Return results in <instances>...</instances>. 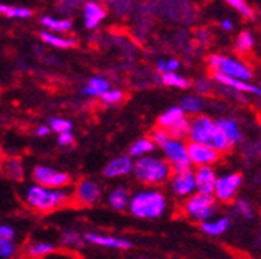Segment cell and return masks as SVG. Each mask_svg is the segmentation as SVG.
<instances>
[{
    "instance_id": "33",
    "label": "cell",
    "mask_w": 261,
    "mask_h": 259,
    "mask_svg": "<svg viewBox=\"0 0 261 259\" xmlns=\"http://www.w3.org/2000/svg\"><path fill=\"white\" fill-rule=\"evenodd\" d=\"M180 69V61L177 57H162L157 61L155 64V70L160 75L165 73H177V70Z\"/></svg>"
},
{
    "instance_id": "8",
    "label": "cell",
    "mask_w": 261,
    "mask_h": 259,
    "mask_svg": "<svg viewBox=\"0 0 261 259\" xmlns=\"http://www.w3.org/2000/svg\"><path fill=\"white\" fill-rule=\"evenodd\" d=\"M244 185V176L240 171H230L218 177L213 197L219 205H232Z\"/></svg>"
},
{
    "instance_id": "36",
    "label": "cell",
    "mask_w": 261,
    "mask_h": 259,
    "mask_svg": "<svg viewBox=\"0 0 261 259\" xmlns=\"http://www.w3.org/2000/svg\"><path fill=\"white\" fill-rule=\"evenodd\" d=\"M100 100H101V103L106 104V106H117V104H120V103L124 100V93H123V90L118 89V87H111V89L101 96Z\"/></svg>"
},
{
    "instance_id": "29",
    "label": "cell",
    "mask_w": 261,
    "mask_h": 259,
    "mask_svg": "<svg viewBox=\"0 0 261 259\" xmlns=\"http://www.w3.org/2000/svg\"><path fill=\"white\" fill-rule=\"evenodd\" d=\"M61 244L64 245L65 250H75V248H81L86 245V241H84V235L76 232V230H72V228H67L61 233Z\"/></svg>"
},
{
    "instance_id": "10",
    "label": "cell",
    "mask_w": 261,
    "mask_h": 259,
    "mask_svg": "<svg viewBox=\"0 0 261 259\" xmlns=\"http://www.w3.org/2000/svg\"><path fill=\"white\" fill-rule=\"evenodd\" d=\"M31 179L36 185L53 189H67L72 185V177L67 172L47 165H36L33 168Z\"/></svg>"
},
{
    "instance_id": "40",
    "label": "cell",
    "mask_w": 261,
    "mask_h": 259,
    "mask_svg": "<svg viewBox=\"0 0 261 259\" xmlns=\"http://www.w3.org/2000/svg\"><path fill=\"white\" fill-rule=\"evenodd\" d=\"M33 11L30 8H25V7H8V11H7V17L10 19H28L31 17Z\"/></svg>"
},
{
    "instance_id": "6",
    "label": "cell",
    "mask_w": 261,
    "mask_h": 259,
    "mask_svg": "<svg viewBox=\"0 0 261 259\" xmlns=\"http://www.w3.org/2000/svg\"><path fill=\"white\" fill-rule=\"evenodd\" d=\"M218 210H219V204L213 196H208V194L194 192L193 196L180 202L182 214L188 220L198 222L199 225L218 216Z\"/></svg>"
},
{
    "instance_id": "45",
    "label": "cell",
    "mask_w": 261,
    "mask_h": 259,
    "mask_svg": "<svg viewBox=\"0 0 261 259\" xmlns=\"http://www.w3.org/2000/svg\"><path fill=\"white\" fill-rule=\"evenodd\" d=\"M50 132H51V129H50V126H48V124H39V126L35 129V135H36V137H39V138H45V137H48V135H50Z\"/></svg>"
},
{
    "instance_id": "16",
    "label": "cell",
    "mask_w": 261,
    "mask_h": 259,
    "mask_svg": "<svg viewBox=\"0 0 261 259\" xmlns=\"http://www.w3.org/2000/svg\"><path fill=\"white\" fill-rule=\"evenodd\" d=\"M213 81L219 87H222L225 90H230L232 93H249V95L256 96V98H261V87L250 81L233 79V78H227L222 75H213Z\"/></svg>"
},
{
    "instance_id": "24",
    "label": "cell",
    "mask_w": 261,
    "mask_h": 259,
    "mask_svg": "<svg viewBox=\"0 0 261 259\" xmlns=\"http://www.w3.org/2000/svg\"><path fill=\"white\" fill-rule=\"evenodd\" d=\"M58 247L50 241H33L25 247V257L28 259H42L50 253L56 251Z\"/></svg>"
},
{
    "instance_id": "12",
    "label": "cell",
    "mask_w": 261,
    "mask_h": 259,
    "mask_svg": "<svg viewBox=\"0 0 261 259\" xmlns=\"http://www.w3.org/2000/svg\"><path fill=\"white\" fill-rule=\"evenodd\" d=\"M188 158L193 168L216 166L222 158V154H219L207 145L188 141Z\"/></svg>"
},
{
    "instance_id": "15",
    "label": "cell",
    "mask_w": 261,
    "mask_h": 259,
    "mask_svg": "<svg viewBox=\"0 0 261 259\" xmlns=\"http://www.w3.org/2000/svg\"><path fill=\"white\" fill-rule=\"evenodd\" d=\"M134 169V160L127 154L114 157L109 160L106 166L103 168V177L105 179H121L133 174Z\"/></svg>"
},
{
    "instance_id": "43",
    "label": "cell",
    "mask_w": 261,
    "mask_h": 259,
    "mask_svg": "<svg viewBox=\"0 0 261 259\" xmlns=\"http://www.w3.org/2000/svg\"><path fill=\"white\" fill-rule=\"evenodd\" d=\"M58 145L62 146V148H69V146L75 145V135H73V132L59 134L58 135Z\"/></svg>"
},
{
    "instance_id": "27",
    "label": "cell",
    "mask_w": 261,
    "mask_h": 259,
    "mask_svg": "<svg viewBox=\"0 0 261 259\" xmlns=\"http://www.w3.org/2000/svg\"><path fill=\"white\" fill-rule=\"evenodd\" d=\"M41 39L47 44L51 45L55 48H62V50H70L76 45V41L72 38H64V36H58L55 33H50V31H41Z\"/></svg>"
},
{
    "instance_id": "46",
    "label": "cell",
    "mask_w": 261,
    "mask_h": 259,
    "mask_svg": "<svg viewBox=\"0 0 261 259\" xmlns=\"http://www.w3.org/2000/svg\"><path fill=\"white\" fill-rule=\"evenodd\" d=\"M221 28L224 30V31H227V33H230V31H233V28H235V23L230 20V19H222L221 20Z\"/></svg>"
},
{
    "instance_id": "34",
    "label": "cell",
    "mask_w": 261,
    "mask_h": 259,
    "mask_svg": "<svg viewBox=\"0 0 261 259\" xmlns=\"http://www.w3.org/2000/svg\"><path fill=\"white\" fill-rule=\"evenodd\" d=\"M48 126L51 129V132H56L58 135L73 131V123L70 120H67V118H62V117L48 118Z\"/></svg>"
},
{
    "instance_id": "11",
    "label": "cell",
    "mask_w": 261,
    "mask_h": 259,
    "mask_svg": "<svg viewBox=\"0 0 261 259\" xmlns=\"http://www.w3.org/2000/svg\"><path fill=\"white\" fill-rule=\"evenodd\" d=\"M168 189L170 194L184 202L185 199H188L190 196L196 192V180H194V169H187V171H179V172H173L171 179L168 180Z\"/></svg>"
},
{
    "instance_id": "42",
    "label": "cell",
    "mask_w": 261,
    "mask_h": 259,
    "mask_svg": "<svg viewBox=\"0 0 261 259\" xmlns=\"http://www.w3.org/2000/svg\"><path fill=\"white\" fill-rule=\"evenodd\" d=\"M42 259H78V256L73 251L64 248V250H56V251L50 253L48 256H45Z\"/></svg>"
},
{
    "instance_id": "41",
    "label": "cell",
    "mask_w": 261,
    "mask_h": 259,
    "mask_svg": "<svg viewBox=\"0 0 261 259\" xmlns=\"http://www.w3.org/2000/svg\"><path fill=\"white\" fill-rule=\"evenodd\" d=\"M243 154L247 158H261V140H256V141L244 145Z\"/></svg>"
},
{
    "instance_id": "21",
    "label": "cell",
    "mask_w": 261,
    "mask_h": 259,
    "mask_svg": "<svg viewBox=\"0 0 261 259\" xmlns=\"http://www.w3.org/2000/svg\"><path fill=\"white\" fill-rule=\"evenodd\" d=\"M111 81L101 75L98 76H92L89 78V81L86 82V85L81 89V93L87 98H101V96L111 89Z\"/></svg>"
},
{
    "instance_id": "31",
    "label": "cell",
    "mask_w": 261,
    "mask_h": 259,
    "mask_svg": "<svg viewBox=\"0 0 261 259\" xmlns=\"http://www.w3.org/2000/svg\"><path fill=\"white\" fill-rule=\"evenodd\" d=\"M160 82L167 87H173V89H179V90H188L193 87V82L182 76L180 73H165L160 75Z\"/></svg>"
},
{
    "instance_id": "49",
    "label": "cell",
    "mask_w": 261,
    "mask_h": 259,
    "mask_svg": "<svg viewBox=\"0 0 261 259\" xmlns=\"http://www.w3.org/2000/svg\"><path fill=\"white\" fill-rule=\"evenodd\" d=\"M14 259H28V257H25V256H19V257H14Z\"/></svg>"
},
{
    "instance_id": "13",
    "label": "cell",
    "mask_w": 261,
    "mask_h": 259,
    "mask_svg": "<svg viewBox=\"0 0 261 259\" xmlns=\"http://www.w3.org/2000/svg\"><path fill=\"white\" fill-rule=\"evenodd\" d=\"M103 199V189L98 182L92 179H83L78 182L73 191V200L81 207H93Z\"/></svg>"
},
{
    "instance_id": "48",
    "label": "cell",
    "mask_w": 261,
    "mask_h": 259,
    "mask_svg": "<svg viewBox=\"0 0 261 259\" xmlns=\"http://www.w3.org/2000/svg\"><path fill=\"white\" fill-rule=\"evenodd\" d=\"M2 165H4V157H2V152H0V169H2Z\"/></svg>"
},
{
    "instance_id": "28",
    "label": "cell",
    "mask_w": 261,
    "mask_h": 259,
    "mask_svg": "<svg viewBox=\"0 0 261 259\" xmlns=\"http://www.w3.org/2000/svg\"><path fill=\"white\" fill-rule=\"evenodd\" d=\"M232 211L235 216L244 219V220H253L256 216V210L253 207V204L249 199L244 197H238L233 204H232Z\"/></svg>"
},
{
    "instance_id": "7",
    "label": "cell",
    "mask_w": 261,
    "mask_h": 259,
    "mask_svg": "<svg viewBox=\"0 0 261 259\" xmlns=\"http://www.w3.org/2000/svg\"><path fill=\"white\" fill-rule=\"evenodd\" d=\"M157 127L165 129V131L174 138H188L190 131V117L182 110L180 106H171L157 118Z\"/></svg>"
},
{
    "instance_id": "18",
    "label": "cell",
    "mask_w": 261,
    "mask_h": 259,
    "mask_svg": "<svg viewBox=\"0 0 261 259\" xmlns=\"http://www.w3.org/2000/svg\"><path fill=\"white\" fill-rule=\"evenodd\" d=\"M218 127L221 129V132L225 135V138L232 143V146H238L244 141V132L240 126V123L235 118L230 117H221L216 120Z\"/></svg>"
},
{
    "instance_id": "38",
    "label": "cell",
    "mask_w": 261,
    "mask_h": 259,
    "mask_svg": "<svg viewBox=\"0 0 261 259\" xmlns=\"http://www.w3.org/2000/svg\"><path fill=\"white\" fill-rule=\"evenodd\" d=\"M193 87L196 89V93H198V95L205 96V95H210L212 90L215 89V81L207 79V78H201V79H198L193 84Z\"/></svg>"
},
{
    "instance_id": "51",
    "label": "cell",
    "mask_w": 261,
    "mask_h": 259,
    "mask_svg": "<svg viewBox=\"0 0 261 259\" xmlns=\"http://www.w3.org/2000/svg\"><path fill=\"white\" fill-rule=\"evenodd\" d=\"M258 241H259V245H261V233H259V236H258Z\"/></svg>"
},
{
    "instance_id": "23",
    "label": "cell",
    "mask_w": 261,
    "mask_h": 259,
    "mask_svg": "<svg viewBox=\"0 0 261 259\" xmlns=\"http://www.w3.org/2000/svg\"><path fill=\"white\" fill-rule=\"evenodd\" d=\"M182 110L187 113V117L193 118V117H198L204 112L205 109V100L204 96L198 95V93H191V95H185L184 98L180 100Z\"/></svg>"
},
{
    "instance_id": "22",
    "label": "cell",
    "mask_w": 261,
    "mask_h": 259,
    "mask_svg": "<svg viewBox=\"0 0 261 259\" xmlns=\"http://www.w3.org/2000/svg\"><path fill=\"white\" fill-rule=\"evenodd\" d=\"M130 200V192L124 186H115L109 191L106 202L114 211H124L129 207Z\"/></svg>"
},
{
    "instance_id": "2",
    "label": "cell",
    "mask_w": 261,
    "mask_h": 259,
    "mask_svg": "<svg viewBox=\"0 0 261 259\" xmlns=\"http://www.w3.org/2000/svg\"><path fill=\"white\" fill-rule=\"evenodd\" d=\"M187 141L207 145L222 155L233 149L232 143L225 138V135L218 127L216 120L204 113L190 118V131H188Z\"/></svg>"
},
{
    "instance_id": "44",
    "label": "cell",
    "mask_w": 261,
    "mask_h": 259,
    "mask_svg": "<svg viewBox=\"0 0 261 259\" xmlns=\"http://www.w3.org/2000/svg\"><path fill=\"white\" fill-rule=\"evenodd\" d=\"M16 238V230L11 225L0 223V239H14Z\"/></svg>"
},
{
    "instance_id": "17",
    "label": "cell",
    "mask_w": 261,
    "mask_h": 259,
    "mask_svg": "<svg viewBox=\"0 0 261 259\" xmlns=\"http://www.w3.org/2000/svg\"><path fill=\"white\" fill-rule=\"evenodd\" d=\"M194 169V180H196V192L208 194L213 196L216 182H218V172L215 166H202V168H193Z\"/></svg>"
},
{
    "instance_id": "3",
    "label": "cell",
    "mask_w": 261,
    "mask_h": 259,
    "mask_svg": "<svg viewBox=\"0 0 261 259\" xmlns=\"http://www.w3.org/2000/svg\"><path fill=\"white\" fill-rule=\"evenodd\" d=\"M23 204L36 213H53L67 205L73 194L69 189H53L41 185H28L23 191Z\"/></svg>"
},
{
    "instance_id": "14",
    "label": "cell",
    "mask_w": 261,
    "mask_h": 259,
    "mask_svg": "<svg viewBox=\"0 0 261 259\" xmlns=\"http://www.w3.org/2000/svg\"><path fill=\"white\" fill-rule=\"evenodd\" d=\"M83 235H84L86 244L96 245V247H105V248H111V250H130L134 247L133 241L129 238L98 233V232H86Z\"/></svg>"
},
{
    "instance_id": "26",
    "label": "cell",
    "mask_w": 261,
    "mask_h": 259,
    "mask_svg": "<svg viewBox=\"0 0 261 259\" xmlns=\"http://www.w3.org/2000/svg\"><path fill=\"white\" fill-rule=\"evenodd\" d=\"M2 171L11 180L19 182L25 177V166H23V161L19 157H10V158L4 160Z\"/></svg>"
},
{
    "instance_id": "20",
    "label": "cell",
    "mask_w": 261,
    "mask_h": 259,
    "mask_svg": "<svg viewBox=\"0 0 261 259\" xmlns=\"http://www.w3.org/2000/svg\"><path fill=\"white\" fill-rule=\"evenodd\" d=\"M232 226V217L230 216H215L213 219L201 223V232L210 238H219L225 235Z\"/></svg>"
},
{
    "instance_id": "30",
    "label": "cell",
    "mask_w": 261,
    "mask_h": 259,
    "mask_svg": "<svg viewBox=\"0 0 261 259\" xmlns=\"http://www.w3.org/2000/svg\"><path fill=\"white\" fill-rule=\"evenodd\" d=\"M41 23L47 28L50 33H67L72 30V20L70 19H56L51 16H44L41 19Z\"/></svg>"
},
{
    "instance_id": "53",
    "label": "cell",
    "mask_w": 261,
    "mask_h": 259,
    "mask_svg": "<svg viewBox=\"0 0 261 259\" xmlns=\"http://www.w3.org/2000/svg\"><path fill=\"white\" fill-rule=\"evenodd\" d=\"M0 93H2V87H0Z\"/></svg>"
},
{
    "instance_id": "9",
    "label": "cell",
    "mask_w": 261,
    "mask_h": 259,
    "mask_svg": "<svg viewBox=\"0 0 261 259\" xmlns=\"http://www.w3.org/2000/svg\"><path fill=\"white\" fill-rule=\"evenodd\" d=\"M162 157L165 158L173 168V172L193 169L188 158V141L182 138L170 137L160 148Z\"/></svg>"
},
{
    "instance_id": "25",
    "label": "cell",
    "mask_w": 261,
    "mask_h": 259,
    "mask_svg": "<svg viewBox=\"0 0 261 259\" xmlns=\"http://www.w3.org/2000/svg\"><path fill=\"white\" fill-rule=\"evenodd\" d=\"M155 149H157V146L154 145V141L149 137H142L129 146L127 155L133 160H139V158L152 155L155 152Z\"/></svg>"
},
{
    "instance_id": "52",
    "label": "cell",
    "mask_w": 261,
    "mask_h": 259,
    "mask_svg": "<svg viewBox=\"0 0 261 259\" xmlns=\"http://www.w3.org/2000/svg\"><path fill=\"white\" fill-rule=\"evenodd\" d=\"M258 16H259V19H261V8H259V11H258Z\"/></svg>"
},
{
    "instance_id": "5",
    "label": "cell",
    "mask_w": 261,
    "mask_h": 259,
    "mask_svg": "<svg viewBox=\"0 0 261 259\" xmlns=\"http://www.w3.org/2000/svg\"><path fill=\"white\" fill-rule=\"evenodd\" d=\"M207 66L213 72V75H222L241 81H250L253 78L250 66H247L241 57L213 53L207 57Z\"/></svg>"
},
{
    "instance_id": "35",
    "label": "cell",
    "mask_w": 261,
    "mask_h": 259,
    "mask_svg": "<svg viewBox=\"0 0 261 259\" xmlns=\"http://www.w3.org/2000/svg\"><path fill=\"white\" fill-rule=\"evenodd\" d=\"M224 2L228 7H232L235 11H238V14H241L244 19H249V20L255 19V11L252 10L249 4H246V0H224Z\"/></svg>"
},
{
    "instance_id": "4",
    "label": "cell",
    "mask_w": 261,
    "mask_h": 259,
    "mask_svg": "<svg viewBox=\"0 0 261 259\" xmlns=\"http://www.w3.org/2000/svg\"><path fill=\"white\" fill-rule=\"evenodd\" d=\"M134 179L149 188H159L167 185L173 176V168L162 155L152 154L139 160H134Z\"/></svg>"
},
{
    "instance_id": "19",
    "label": "cell",
    "mask_w": 261,
    "mask_h": 259,
    "mask_svg": "<svg viewBox=\"0 0 261 259\" xmlns=\"http://www.w3.org/2000/svg\"><path fill=\"white\" fill-rule=\"evenodd\" d=\"M106 8L103 5H100L95 0H89V2L84 4L83 8V17H84V25L87 30H96L101 25V22L106 19Z\"/></svg>"
},
{
    "instance_id": "1",
    "label": "cell",
    "mask_w": 261,
    "mask_h": 259,
    "mask_svg": "<svg viewBox=\"0 0 261 259\" xmlns=\"http://www.w3.org/2000/svg\"><path fill=\"white\" fill-rule=\"evenodd\" d=\"M170 208V200L165 191L160 188L145 186L130 194L127 211L137 219L155 220L167 214Z\"/></svg>"
},
{
    "instance_id": "50",
    "label": "cell",
    "mask_w": 261,
    "mask_h": 259,
    "mask_svg": "<svg viewBox=\"0 0 261 259\" xmlns=\"http://www.w3.org/2000/svg\"><path fill=\"white\" fill-rule=\"evenodd\" d=\"M136 259H148V257H143V256H137Z\"/></svg>"
},
{
    "instance_id": "32",
    "label": "cell",
    "mask_w": 261,
    "mask_h": 259,
    "mask_svg": "<svg viewBox=\"0 0 261 259\" xmlns=\"http://www.w3.org/2000/svg\"><path fill=\"white\" fill-rule=\"evenodd\" d=\"M255 44H256V41H255V36L252 31L243 30L235 41V50L240 54H249L255 48Z\"/></svg>"
},
{
    "instance_id": "37",
    "label": "cell",
    "mask_w": 261,
    "mask_h": 259,
    "mask_svg": "<svg viewBox=\"0 0 261 259\" xmlns=\"http://www.w3.org/2000/svg\"><path fill=\"white\" fill-rule=\"evenodd\" d=\"M17 253V244L14 239H0V259H11Z\"/></svg>"
},
{
    "instance_id": "39",
    "label": "cell",
    "mask_w": 261,
    "mask_h": 259,
    "mask_svg": "<svg viewBox=\"0 0 261 259\" xmlns=\"http://www.w3.org/2000/svg\"><path fill=\"white\" fill-rule=\"evenodd\" d=\"M170 137H171V135L165 131V129H160V127H157V126L152 129L151 134H149V138L154 141V145L157 146V149H159L163 143H165Z\"/></svg>"
},
{
    "instance_id": "47",
    "label": "cell",
    "mask_w": 261,
    "mask_h": 259,
    "mask_svg": "<svg viewBox=\"0 0 261 259\" xmlns=\"http://www.w3.org/2000/svg\"><path fill=\"white\" fill-rule=\"evenodd\" d=\"M7 11H8V5H4V4H0V14H7Z\"/></svg>"
}]
</instances>
